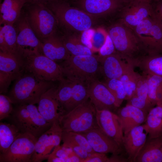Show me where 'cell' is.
<instances>
[{
  "label": "cell",
  "instance_id": "cell-11",
  "mask_svg": "<svg viewBox=\"0 0 162 162\" xmlns=\"http://www.w3.org/2000/svg\"><path fill=\"white\" fill-rule=\"evenodd\" d=\"M98 58L100 72L106 80L119 79L135 67V58L125 56L117 52L104 57L98 56Z\"/></svg>",
  "mask_w": 162,
  "mask_h": 162
},
{
  "label": "cell",
  "instance_id": "cell-49",
  "mask_svg": "<svg viewBox=\"0 0 162 162\" xmlns=\"http://www.w3.org/2000/svg\"><path fill=\"white\" fill-rule=\"evenodd\" d=\"M0 1H1V0H0Z\"/></svg>",
  "mask_w": 162,
  "mask_h": 162
},
{
  "label": "cell",
  "instance_id": "cell-13",
  "mask_svg": "<svg viewBox=\"0 0 162 162\" xmlns=\"http://www.w3.org/2000/svg\"><path fill=\"white\" fill-rule=\"evenodd\" d=\"M120 21L132 30L153 16L152 0H135L125 4L120 10Z\"/></svg>",
  "mask_w": 162,
  "mask_h": 162
},
{
  "label": "cell",
  "instance_id": "cell-14",
  "mask_svg": "<svg viewBox=\"0 0 162 162\" xmlns=\"http://www.w3.org/2000/svg\"><path fill=\"white\" fill-rule=\"evenodd\" d=\"M62 130L59 121L54 122L50 128L41 135L36 143L32 162H41L47 160L54 148L60 145Z\"/></svg>",
  "mask_w": 162,
  "mask_h": 162
},
{
  "label": "cell",
  "instance_id": "cell-47",
  "mask_svg": "<svg viewBox=\"0 0 162 162\" xmlns=\"http://www.w3.org/2000/svg\"><path fill=\"white\" fill-rule=\"evenodd\" d=\"M27 3H36L46 5L48 3L53 0H27Z\"/></svg>",
  "mask_w": 162,
  "mask_h": 162
},
{
  "label": "cell",
  "instance_id": "cell-31",
  "mask_svg": "<svg viewBox=\"0 0 162 162\" xmlns=\"http://www.w3.org/2000/svg\"><path fill=\"white\" fill-rule=\"evenodd\" d=\"M21 133L13 124L0 123V154L5 152Z\"/></svg>",
  "mask_w": 162,
  "mask_h": 162
},
{
  "label": "cell",
  "instance_id": "cell-15",
  "mask_svg": "<svg viewBox=\"0 0 162 162\" xmlns=\"http://www.w3.org/2000/svg\"><path fill=\"white\" fill-rule=\"evenodd\" d=\"M78 133L86 138L95 152L120 154L123 151V148L115 140L106 135L98 127Z\"/></svg>",
  "mask_w": 162,
  "mask_h": 162
},
{
  "label": "cell",
  "instance_id": "cell-42",
  "mask_svg": "<svg viewBox=\"0 0 162 162\" xmlns=\"http://www.w3.org/2000/svg\"><path fill=\"white\" fill-rule=\"evenodd\" d=\"M98 52L99 54V56L101 57H106L117 52L109 34L105 44Z\"/></svg>",
  "mask_w": 162,
  "mask_h": 162
},
{
  "label": "cell",
  "instance_id": "cell-39",
  "mask_svg": "<svg viewBox=\"0 0 162 162\" xmlns=\"http://www.w3.org/2000/svg\"><path fill=\"white\" fill-rule=\"evenodd\" d=\"M75 153L70 148L60 145L56 146L48 155V162H70V158Z\"/></svg>",
  "mask_w": 162,
  "mask_h": 162
},
{
  "label": "cell",
  "instance_id": "cell-35",
  "mask_svg": "<svg viewBox=\"0 0 162 162\" xmlns=\"http://www.w3.org/2000/svg\"><path fill=\"white\" fill-rule=\"evenodd\" d=\"M141 76L142 75L134 70V68L119 78L126 92L125 100L129 99L134 93Z\"/></svg>",
  "mask_w": 162,
  "mask_h": 162
},
{
  "label": "cell",
  "instance_id": "cell-25",
  "mask_svg": "<svg viewBox=\"0 0 162 162\" xmlns=\"http://www.w3.org/2000/svg\"><path fill=\"white\" fill-rule=\"evenodd\" d=\"M148 92L147 76L143 74L135 92L130 98L127 100L126 105L137 107L147 115L150 110L154 107L149 99Z\"/></svg>",
  "mask_w": 162,
  "mask_h": 162
},
{
  "label": "cell",
  "instance_id": "cell-38",
  "mask_svg": "<svg viewBox=\"0 0 162 162\" xmlns=\"http://www.w3.org/2000/svg\"><path fill=\"white\" fill-rule=\"evenodd\" d=\"M103 83L114 97L116 107H119L126 97L122 82L119 79H114L106 80Z\"/></svg>",
  "mask_w": 162,
  "mask_h": 162
},
{
  "label": "cell",
  "instance_id": "cell-18",
  "mask_svg": "<svg viewBox=\"0 0 162 162\" xmlns=\"http://www.w3.org/2000/svg\"><path fill=\"white\" fill-rule=\"evenodd\" d=\"M57 87L52 86L41 97L38 103V109L42 115L52 124L59 121L64 115L56 95Z\"/></svg>",
  "mask_w": 162,
  "mask_h": 162
},
{
  "label": "cell",
  "instance_id": "cell-41",
  "mask_svg": "<svg viewBox=\"0 0 162 162\" xmlns=\"http://www.w3.org/2000/svg\"><path fill=\"white\" fill-rule=\"evenodd\" d=\"M13 103L8 96L0 94V120L9 117L13 110Z\"/></svg>",
  "mask_w": 162,
  "mask_h": 162
},
{
  "label": "cell",
  "instance_id": "cell-29",
  "mask_svg": "<svg viewBox=\"0 0 162 162\" xmlns=\"http://www.w3.org/2000/svg\"><path fill=\"white\" fill-rule=\"evenodd\" d=\"M11 123L14 124L21 133H28L32 135V121L26 104H20L10 115Z\"/></svg>",
  "mask_w": 162,
  "mask_h": 162
},
{
  "label": "cell",
  "instance_id": "cell-30",
  "mask_svg": "<svg viewBox=\"0 0 162 162\" xmlns=\"http://www.w3.org/2000/svg\"><path fill=\"white\" fill-rule=\"evenodd\" d=\"M26 107L31 119L32 135L38 138L48 130L52 124L46 120L34 104H26Z\"/></svg>",
  "mask_w": 162,
  "mask_h": 162
},
{
  "label": "cell",
  "instance_id": "cell-40",
  "mask_svg": "<svg viewBox=\"0 0 162 162\" xmlns=\"http://www.w3.org/2000/svg\"><path fill=\"white\" fill-rule=\"evenodd\" d=\"M108 34L102 28L94 29L91 39V50L93 52H99L105 44Z\"/></svg>",
  "mask_w": 162,
  "mask_h": 162
},
{
  "label": "cell",
  "instance_id": "cell-24",
  "mask_svg": "<svg viewBox=\"0 0 162 162\" xmlns=\"http://www.w3.org/2000/svg\"><path fill=\"white\" fill-rule=\"evenodd\" d=\"M27 0H3L0 4V25H14L18 20Z\"/></svg>",
  "mask_w": 162,
  "mask_h": 162
},
{
  "label": "cell",
  "instance_id": "cell-12",
  "mask_svg": "<svg viewBox=\"0 0 162 162\" xmlns=\"http://www.w3.org/2000/svg\"><path fill=\"white\" fill-rule=\"evenodd\" d=\"M14 26L17 33L18 50L22 56L34 52L43 54L41 42L30 26L22 10Z\"/></svg>",
  "mask_w": 162,
  "mask_h": 162
},
{
  "label": "cell",
  "instance_id": "cell-46",
  "mask_svg": "<svg viewBox=\"0 0 162 162\" xmlns=\"http://www.w3.org/2000/svg\"><path fill=\"white\" fill-rule=\"evenodd\" d=\"M94 29L90 28L85 30L82 33L79 39L84 45L91 49V39Z\"/></svg>",
  "mask_w": 162,
  "mask_h": 162
},
{
  "label": "cell",
  "instance_id": "cell-32",
  "mask_svg": "<svg viewBox=\"0 0 162 162\" xmlns=\"http://www.w3.org/2000/svg\"><path fill=\"white\" fill-rule=\"evenodd\" d=\"M149 99L154 106L162 104V77L154 75H146Z\"/></svg>",
  "mask_w": 162,
  "mask_h": 162
},
{
  "label": "cell",
  "instance_id": "cell-23",
  "mask_svg": "<svg viewBox=\"0 0 162 162\" xmlns=\"http://www.w3.org/2000/svg\"><path fill=\"white\" fill-rule=\"evenodd\" d=\"M134 162H162V136L146 140Z\"/></svg>",
  "mask_w": 162,
  "mask_h": 162
},
{
  "label": "cell",
  "instance_id": "cell-21",
  "mask_svg": "<svg viewBox=\"0 0 162 162\" xmlns=\"http://www.w3.org/2000/svg\"><path fill=\"white\" fill-rule=\"evenodd\" d=\"M41 42L43 54L56 62H63L70 56L64 46L63 38L58 37L56 33Z\"/></svg>",
  "mask_w": 162,
  "mask_h": 162
},
{
  "label": "cell",
  "instance_id": "cell-3",
  "mask_svg": "<svg viewBox=\"0 0 162 162\" xmlns=\"http://www.w3.org/2000/svg\"><path fill=\"white\" fill-rule=\"evenodd\" d=\"M23 8L30 26L40 41L56 33L58 22L46 5L27 3Z\"/></svg>",
  "mask_w": 162,
  "mask_h": 162
},
{
  "label": "cell",
  "instance_id": "cell-1",
  "mask_svg": "<svg viewBox=\"0 0 162 162\" xmlns=\"http://www.w3.org/2000/svg\"><path fill=\"white\" fill-rule=\"evenodd\" d=\"M64 76L75 82L87 85L97 79L100 72L98 56L91 55H70L59 64Z\"/></svg>",
  "mask_w": 162,
  "mask_h": 162
},
{
  "label": "cell",
  "instance_id": "cell-10",
  "mask_svg": "<svg viewBox=\"0 0 162 162\" xmlns=\"http://www.w3.org/2000/svg\"><path fill=\"white\" fill-rule=\"evenodd\" d=\"M24 60L20 54L0 50V93H6L11 82L22 75Z\"/></svg>",
  "mask_w": 162,
  "mask_h": 162
},
{
  "label": "cell",
  "instance_id": "cell-16",
  "mask_svg": "<svg viewBox=\"0 0 162 162\" xmlns=\"http://www.w3.org/2000/svg\"><path fill=\"white\" fill-rule=\"evenodd\" d=\"M86 86L89 99L96 110H107L113 112L117 108L114 97L103 82L96 79Z\"/></svg>",
  "mask_w": 162,
  "mask_h": 162
},
{
  "label": "cell",
  "instance_id": "cell-4",
  "mask_svg": "<svg viewBox=\"0 0 162 162\" xmlns=\"http://www.w3.org/2000/svg\"><path fill=\"white\" fill-rule=\"evenodd\" d=\"M96 110L90 99L60 117L59 122L62 131L82 132L98 127Z\"/></svg>",
  "mask_w": 162,
  "mask_h": 162
},
{
  "label": "cell",
  "instance_id": "cell-8",
  "mask_svg": "<svg viewBox=\"0 0 162 162\" xmlns=\"http://www.w3.org/2000/svg\"><path fill=\"white\" fill-rule=\"evenodd\" d=\"M133 30L145 54L162 53V29L152 17L143 20Z\"/></svg>",
  "mask_w": 162,
  "mask_h": 162
},
{
  "label": "cell",
  "instance_id": "cell-28",
  "mask_svg": "<svg viewBox=\"0 0 162 162\" xmlns=\"http://www.w3.org/2000/svg\"><path fill=\"white\" fill-rule=\"evenodd\" d=\"M145 122L148 138H156L162 136V104L156 105L150 110Z\"/></svg>",
  "mask_w": 162,
  "mask_h": 162
},
{
  "label": "cell",
  "instance_id": "cell-43",
  "mask_svg": "<svg viewBox=\"0 0 162 162\" xmlns=\"http://www.w3.org/2000/svg\"><path fill=\"white\" fill-rule=\"evenodd\" d=\"M152 17L159 23L162 28V0H152Z\"/></svg>",
  "mask_w": 162,
  "mask_h": 162
},
{
  "label": "cell",
  "instance_id": "cell-34",
  "mask_svg": "<svg viewBox=\"0 0 162 162\" xmlns=\"http://www.w3.org/2000/svg\"><path fill=\"white\" fill-rule=\"evenodd\" d=\"M60 82L59 86L56 88V95L64 115L71 97L74 82L67 79H64Z\"/></svg>",
  "mask_w": 162,
  "mask_h": 162
},
{
  "label": "cell",
  "instance_id": "cell-44",
  "mask_svg": "<svg viewBox=\"0 0 162 162\" xmlns=\"http://www.w3.org/2000/svg\"><path fill=\"white\" fill-rule=\"evenodd\" d=\"M64 147L70 148L82 160V162L86 159L91 154L83 148L73 144H63Z\"/></svg>",
  "mask_w": 162,
  "mask_h": 162
},
{
  "label": "cell",
  "instance_id": "cell-45",
  "mask_svg": "<svg viewBox=\"0 0 162 162\" xmlns=\"http://www.w3.org/2000/svg\"><path fill=\"white\" fill-rule=\"evenodd\" d=\"M83 162H110L106 154L95 152L91 153Z\"/></svg>",
  "mask_w": 162,
  "mask_h": 162
},
{
  "label": "cell",
  "instance_id": "cell-48",
  "mask_svg": "<svg viewBox=\"0 0 162 162\" xmlns=\"http://www.w3.org/2000/svg\"><path fill=\"white\" fill-rule=\"evenodd\" d=\"M122 1L125 3H128L130 2L135 0H122Z\"/></svg>",
  "mask_w": 162,
  "mask_h": 162
},
{
  "label": "cell",
  "instance_id": "cell-9",
  "mask_svg": "<svg viewBox=\"0 0 162 162\" xmlns=\"http://www.w3.org/2000/svg\"><path fill=\"white\" fill-rule=\"evenodd\" d=\"M38 139L29 133H21L7 151L0 154V162H32Z\"/></svg>",
  "mask_w": 162,
  "mask_h": 162
},
{
  "label": "cell",
  "instance_id": "cell-27",
  "mask_svg": "<svg viewBox=\"0 0 162 162\" xmlns=\"http://www.w3.org/2000/svg\"><path fill=\"white\" fill-rule=\"evenodd\" d=\"M0 50L4 52L21 55L18 50L17 33L14 25L4 24L1 26Z\"/></svg>",
  "mask_w": 162,
  "mask_h": 162
},
{
  "label": "cell",
  "instance_id": "cell-5",
  "mask_svg": "<svg viewBox=\"0 0 162 162\" xmlns=\"http://www.w3.org/2000/svg\"><path fill=\"white\" fill-rule=\"evenodd\" d=\"M46 5L53 13L58 23L66 28L82 32L92 26V20L89 14L71 7L62 0H53Z\"/></svg>",
  "mask_w": 162,
  "mask_h": 162
},
{
  "label": "cell",
  "instance_id": "cell-36",
  "mask_svg": "<svg viewBox=\"0 0 162 162\" xmlns=\"http://www.w3.org/2000/svg\"><path fill=\"white\" fill-rule=\"evenodd\" d=\"M64 46L70 55H92L93 52L89 48L83 44L79 39L72 36L63 38Z\"/></svg>",
  "mask_w": 162,
  "mask_h": 162
},
{
  "label": "cell",
  "instance_id": "cell-7",
  "mask_svg": "<svg viewBox=\"0 0 162 162\" xmlns=\"http://www.w3.org/2000/svg\"><path fill=\"white\" fill-rule=\"evenodd\" d=\"M108 33L117 52L132 58L141 56L140 53L143 51L138 39L134 30L125 24L120 21L112 26Z\"/></svg>",
  "mask_w": 162,
  "mask_h": 162
},
{
  "label": "cell",
  "instance_id": "cell-6",
  "mask_svg": "<svg viewBox=\"0 0 162 162\" xmlns=\"http://www.w3.org/2000/svg\"><path fill=\"white\" fill-rule=\"evenodd\" d=\"M22 57L24 70L38 78L50 82L64 79L59 64L43 54L31 53Z\"/></svg>",
  "mask_w": 162,
  "mask_h": 162
},
{
  "label": "cell",
  "instance_id": "cell-26",
  "mask_svg": "<svg viewBox=\"0 0 162 162\" xmlns=\"http://www.w3.org/2000/svg\"><path fill=\"white\" fill-rule=\"evenodd\" d=\"M135 65L142 70L143 74L162 77V53L141 55L135 58Z\"/></svg>",
  "mask_w": 162,
  "mask_h": 162
},
{
  "label": "cell",
  "instance_id": "cell-37",
  "mask_svg": "<svg viewBox=\"0 0 162 162\" xmlns=\"http://www.w3.org/2000/svg\"><path fill=\"white\" fill-rule=\"evenodd\" d=\"M62 140L63 144H73L80 146L90 153L95 152L86 138L78 133L73 131H62Z\"/></svg>",
  "mask_w": 162,
  "mask_h": 162
},
{
  "label": "cell",
  "instance_id": "cell-20",
  "mask_svg": "<svg viewBox=\"0 0 162 162\" xmlns=\"http://www.w3.org/2000/svg\"><path fill=\"white\" fill-rule=\"evenodd\" d=\"M84 11L89 15H104L121 10L125 3L122 0H81Z\"/></svg>",
  "mask_w": 162,
  "mask_h": 162
},
{
  "label": "cell",
  "instance_id": "cell-33",
  "mask_svg": "<svg viewBox=\"0 0 162 162\" xmlns=\"http://www.w3.org/2000/svg\"><path fill=\"white\" fill-rule=\"evenodd\" d=\"M89 99L87 86L84 84L74 82L70 100L66 110V113Z\"/></svg>",
  "mask_w": 162,
  "mask_h": 162
},
{
  "label": "cell",
  "instance_id": "cell-2",
  "mask_svg": "<svg viewBox=\"0 0 162 162\" xmlns=\"http://www.w3.org/2000/svg\"><path fill=\"white\" fill-rule=\"evenodd\" d=\"M52 86L51 82L41 80L31 73L22 75L16 79L8 96L13 104H34Z\"/></svg>",
  "mask_w": 162,
  "mask_h": 162
},
{
  "label": "cell",
  "instance_id": "cell-17",
  "mask_svg": "<svg viewBox=\"0 0 162 162\" xmlns=\"http://www.w3.org/2000/svg\"><path fill=\"white\" fill-rule=\"evenodd\" d=\"M96 110V118L98 127L123 148L124 134L120 118L117 114L109 110Z\"/></svg>",
  "mask_w": 162,
  "mask_h": 162
},
{
  "label": "cell",
  "instance_id": "cell-19",
  "mask_svg": "<svg viewBox=\"0 0 162 162\" xmlns=\"http://www.w3.org/2000/svg\"><path fill=\"white\" fill-rule=\"evenodd\" d=\"M148 135V132L145 124L133 128L124 135L123 148L129 161L134 162L144 145Z\"/></svg>",
  "mask_w": 162,
  "mask_h": 162
},
{
  "label": "cell",
  "instance_id": "cell-22",
  "mask_svg": "<svg viewBox=\"0 0 162 162\" xmlns=\"http://www.w3.org/2000/svg\"><path fill=\"white\" fill-rule=\"evenodd\" d=\"M117 114L122 121L124 135L145 122L147 115L140 109L130 105L119 109Z\"/></svg>",
  "mask_w": 162,
  "mask_h": 162
}]
</instances>
